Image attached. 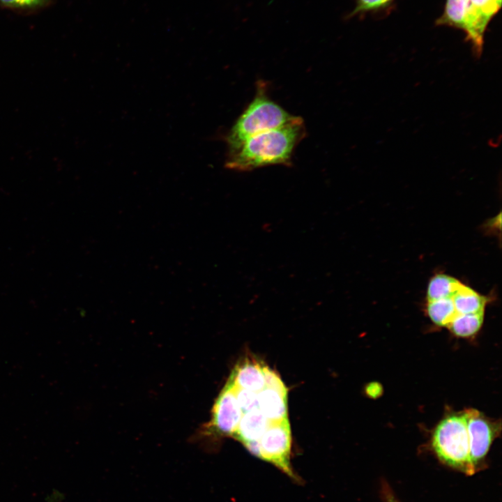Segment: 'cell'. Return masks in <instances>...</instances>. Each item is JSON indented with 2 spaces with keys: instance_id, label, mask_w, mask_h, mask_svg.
<instances>
[{
  "instance_id": "cell-13",
  "label": "cell",
  "mask_w": 502,
  "mask_h": 502,
  "mask_svg": "<svg viewBox=\"0 0 502 502\" xmlns=\"http://www.w3.org/2000/svg\"><path fill=\"white\" fill-rule=\"evenodd\" d=\"M485 312L478 314H457L448 325V329L456 336L467 337L475 335L480 329Z\"/></svg>"
},
{
  "instance_id": "cell-14",
  "label": "cell",
  "mask_w": 502,
  "mask_h": 502,
  "mask_svg": "<svg viewBox=\"0 0 502 502\" xmlns=\"http://www.w3.org/2000/svg\"><path fill=\"white\" fill-rule=\"evenodd\" d=\"M426 311L430 320L439 326L447 327L457 314L452 298L429 301Z\"/></svg>"
},
{
  "instance_id": "cell-4",
  "label": "cell",
  "mask_w": 502,
  "mask_h": 502,
  "mask_svg": "<svg viewBox=\"0 0 502 502\" xmlns=\"http://www.w3.org/2000/svg\"><path fill=\"white\" fill-rule=\"evenodd\" d=\"M259 444V458L273 464L295 482L301 481L291 465V436L288 418L270 422Z\"/></svg>"
},
{
  "instance_id": "cell-1",
  "label": "cell",
  "mask_w": 502,
  "mask_h": 502,
  "mask_svg": "<svg viewBox=\"0 0 502 502\" xmlns=\"http://www.w3.org/2000/svg\"><path fill=\"white\" fill-rule=\"evenodd\" d=\"M305 135L303 119L293 116L285 124L257 135L227 152L225 166L239 172L274 165L290 166L294 149Z\"/></svg>"
},
{
  "instance_id": "cell-8",
  "label": "cell",
  "mask_w": 502,
  "mask_h": 502,
  "mask_svg": "<svg viewBox=\"0 0 502 502\" xmlns=\"http://www.w3.org/2000/svg\"><path fill=\"white\" fill-rule=\"evenodd\" d=\"M229 377L238 388L258 393L266 386L264 365L252 358L238 363Z\"/></svg>"
},
{
  "instance_id": "cell-5",
  "label": "cell",
  "mask_w": 502,
  "mask_h": 502,
  "mask_svg": "<svg viewBox=\"0 0 502 502\" xmlns=\"http://www.w3.org/2000/svg\"><path fill=\"white\" fill-rule=\"evenodd\" d=\"M488 22L475 10L469 0H447L443 13L436 21L437 24L464 31L477 56L482 51L484 33Z\"/></svg>"
},
{
  "instance_id": "cell-2",
  "label": "cell",
  "mask_w": 502,
  "mask_h": 502,
  "mask_svg": "<svg viewBox=\"0 0 502 502\" xmlns=\"http://www.w3.org/2000/svg\"><path fill=\"white\" fill-rule=\"evenodd\" d=\"M292 117L293 115L270 98L263 81L259 82L254 98L224 137L227 152L234 151L257 135L285 124Z\"/></svg>"
},
{
  "instance_id": "cell-20",
  "label": "cell",
  "mask_w": 502,
  "mask_h": 502,
  "mask_svg": "<svg viewBox=\"0 0 502 502\" xmlns=\"http://www.w3.org/2000/svg\"><path fill=\"white\" fill-rule=\"evenodd\" d=\"M383 389L381 386L376 382L369 383L365 388V392L369 397L372 398L378 397L382 393Z\"/></svg>"
},
{
  "instance_id": "cell-15",
  "label": "cell",
  "mask_w": 502,
  "mask_h": 502,
  "mask_svg": "<svg viewBox=\"0 0 502 502\" xmlns=\"http://www.w3.org/2000/svg\"><path fill=\"white\" fill-rule=\"evenodd\" d=\"M471 6L485 20L489 22L500 9L501 0H469Z\"/></svg>"
},
{
  "instance_id": "cell-10",
  "label": "cell",
  "mask_w": 502,
  "mask_h": 502,
  "mask_svg": "<svg viewBox=\"0 0 502 502\" xmlns=\"http://www.w3.org/2000/svg\"><path fill=\"white\" fill-rule=\"evenodd\" d=\"M287 395L274 388L264 387L257 393V406L270 422L287 418Z\"/></svg>"
},
{
  "instance_id": "cell-17",
  "label": "cell",
  "mask_w": 502,
  "mask_h": 502,
  "mask_svg": "<svg viewBox=\"0 0 502 502\" xmlns=\"http://www.w3.org/2000/svg\"><path fill=\"white\" fill-rule=\"evenodd\" d=\"M265 387L274 388L284 394L287 395V390L282 381L277 374L271 370L268 367L264 365Z\"/></svg>"
},
{
  "instance_id": "cell-3",
  "label": "cell",
  "mask_w": 502,
  "mask_h": 502,
  "mask_svg": "<svg viewBox=\"0 0 502 502\" xmlns=\"http://www.w3.org/2000/svg\"><path fill=\"white\" fill-rule=\"evenodd\" d=\"M432 446L438 458L448 466L467 475L476 473L470 459L464 413L450 415L438 424L432 435Z\"/></svg>"
},
{
  "instance_id": "cell-7",
  "label": "cell",
  "mask_w": 502,
  "mask_h": 502,
  "mask_svg": "<svg viewBox=\"0 0 502 502\" xmlns=\"http://www.w3.org/2000/svg\"><path fill=\"white\" fill-rule=\"evenodd\" d=\"M464 413L469 434L471 462L474 471L476 472L489 451L496 435V428L476 409H467Z\"/></svg>"
},
{
  "instance_id": "cell-11",
  "label": "cell",
  "mask_w": 502,
  "mask_h": 502,
  "mask_svg": "<svg viewBox=\"0 0 502 502\" xmlns=\"http://www.w3.org/2000/svg\"><path fill=\"white\" fill-rule=\"evenodd\" d=\"M452 300L457 314L485 312L488 302L487 296L463 283L452 296Z\"/></svg>"
},
{
  "instance_id": "cell-16",
  "label": "cell",
  "mask_w": 502,
  "mask_h": 502,
  "mask_svg": "<svg viewBox=\"0 0 502 502\" xmlns=\"http://www.w3.org/2000/svg\"><path fill=\"white\" fill-rule=\"evenodd\" d=\"M236 395L243 413L258 407L257 393L236 388Z\"/></svg>"
},
{
  "instance_id": "cell-18",
  "label": "cell",
  "mask_w": 502,
  "mask_h": 502,
  "mask_svg": "<svg viewBox=\"0 0 502 502\" xmlns=\"http://www.w3.org/2000/svg\"><path fill=\"white\" fill-rule=\"evenodd\" d=\"M391 0H356V5L350 16L379 8Z\"/></svg>"
},
{
  "instance_id": "cell-21",
  "label": "cell",
  "mask_w": 502,
  "mask_h": 502,
  "mask_svg": "<svg viewBox=\"0 0 502 502\" xmlns=\"http://www.w3.org/2000/svg\"><path fill=\"white\" fill-rule=\"evenodd\" d=\"M384 496L386 499V502H400L398 501L395 496L388 490L385 489L384 491Z\"/></svg>"
},
{
  "instance_id": "cell-9",
  "label": "cell",
  "mask_w": 502,
  "mask_h": 502,
  "mask_svg": "<svg viewBox=\"0 0 502 502\" xmlns=\"http://www.w3.org/2000/svg\"><path fill=\"white\" fill-rule=\"evenodd\" d=\"M269 424L270 421L259 409L254 408L243 413L233 437L243 445L259 441Z\"/></svg>"
},
{
  "instance_id": "cell-19",
  "label": "cell",
  "mask_w": 502,
  "mask_h": 502,
  "mask_svg": "<svg viewBox=\"0 0 502 502\" xmlns=\"http://www.w3.org/2000/svg\"><path fill=\"white\" fill-rule=\"evenodd\" d=\"M47 0H0V3L11 8H33L44 5Z\"/></svg>"
},
{
  "instance_id": "cell-12",
  "label": "cell",
  "mask_w": 502,
  "mask_h": 502,
  "mask_svg": "<svg viewBox=\"0 0 502 502\" xmlns=\"http://www.w3.org/2000/svg\"><path fill=\"white\" fill-rule=\"evenodd\" d=\"M462 282L457 278L444 273L432 277L428 282L426 298L427 301L452 298Z\"/></svg>"
},
{
  "instance_id": "cell-6",
  "label": "cell",
  "mask_w": 502,
  "mask_h": 502,
  "mask_svg": "<svg viewBox=\"0 0 502 502\" xmlns=\"http://www.w3.org/2000/svg\"><path fill=\"white\" fill-rule=\"evenodd\" d=\"M236 387L229 377L220 393L212 409L209 430L218 435L233 436L243 412L236 395Z\"/></svg>"
}]
</instances>
